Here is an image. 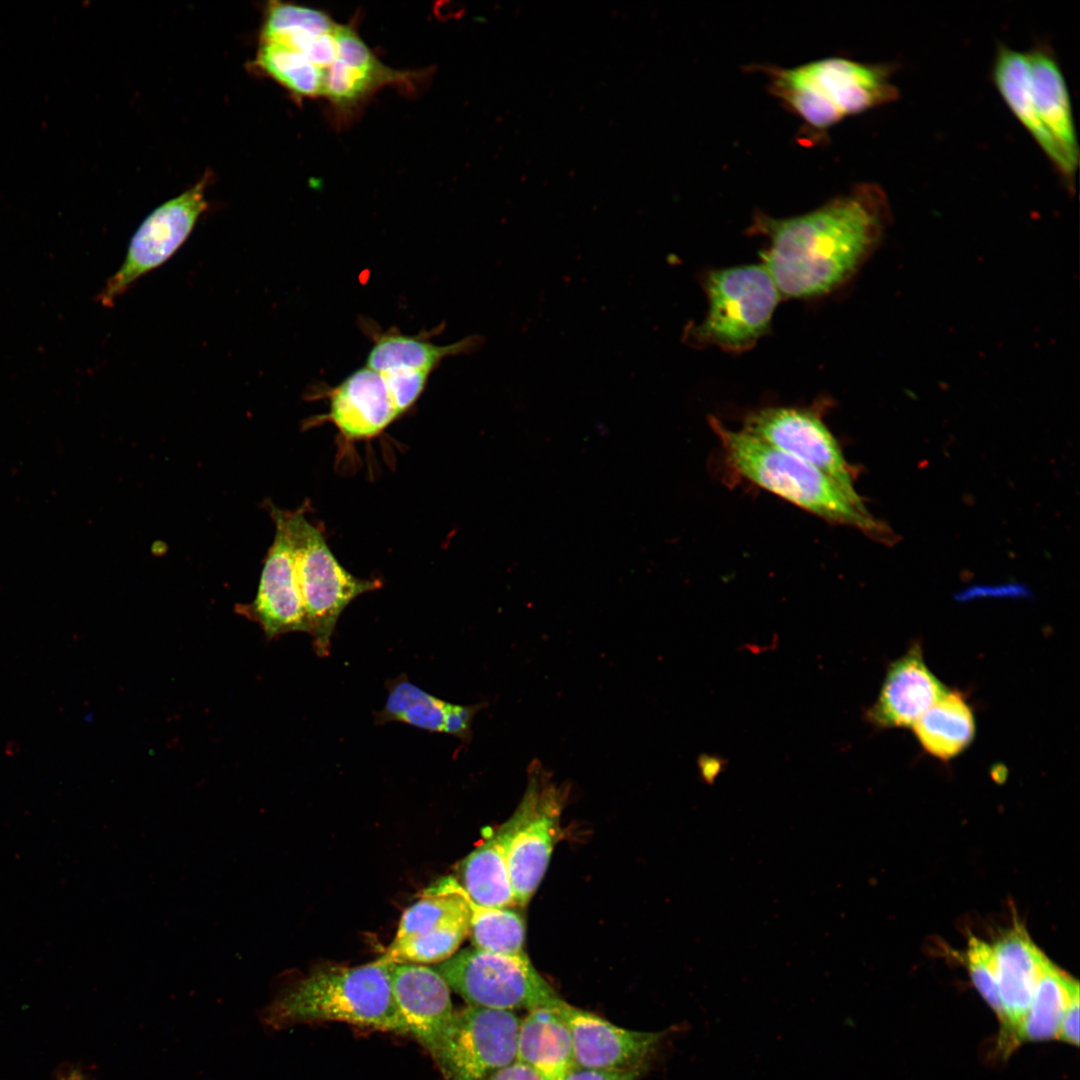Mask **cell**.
Masks as SVG:
<instances>
[{
    "mask_svg": "<svg viewBox=\"0 0 1080 1080\" xmlns=\"http://www.w3.org/2000/svg\"><path fill=\"white\" fill-rule=\"evenodd\" d=\"M726 465L739 478L765 489L828 522L853 526L872 536L883 528L861 498L846 492L813 466L764 443L744 430H733L714 417Z\"/></svg>",
    "mask_w": 1080,
    "mask_h": 1080,
    "instance_id": "3957f363",
    "label": "cell"
},
{
    "mask_svg": "<svg viewBox=\"0 0 1080 1080\" xmlns=\"http://www.w3.org/2000/svg\"><path fill=\"white\" fill-rule=\"evenodd\" d=\"M825 408L819 403L760 408L744 417L742 430L813 466L849 494L859 496L853 485L855 472L823 420Z\"/></svg>",
    "mask_w": 1080,
    "mask_h": 1080,
    "instance_id": "8fae6325",
    "label": "cell"
},
{
    "mask_svg": "<svg viewBox=\"0 0 1080 1080\" xmlns=\"http://www.w3.org/2000/svg\"><path fill=\"white\" fill-rule=\"evenodd\" d=\"M648 1068L605 1071L574 1067L563 1080H639Z\"/></svg>",
    "mask_w": 1080,
    "mask_h": 1080,
    "instance_id": "d6a6232c",
    "label": "cell"
},
{
    "mask_svg": "<svg viewBox=\"0 0 1080 1080\" xmlns=\"http://www.w3.org/2000/svg\"><path fill=\"white\" fill-rule=\"evenodd\" d=\"M1003 1010L1001 1042L1006 1052L1016 1047L1017 1030L1031 1004L1047 957L1025 928L1015 923L992 946Z\"/></svg>",
    "mask_w": 1080,
    "mask_h": 1080,
    "instance_id": "e0dca14e",
    "label": "cell"
},
{
    "mask_svg": "<svg viewBox=\"0 0 1080 1080\" xmlns=\"http://www.w3.org/2000/svg\"><path fill=\"white\" fill-rule=\"evenodd\" d=\"M563 797L538 761L529 766L526 792L511 816L507 861L515 902L527 904L539 887L560 832Z\"/></svg>",
    "mask_w": 1080,
    "mask_h": 1080,
    "instance_id": "9c48e42d",
    "label": "cell"
},
{
    "mask_svg": "<svg viewBox=\"0 0 1080 1080\" xmlns=\"http://www.w3.org/2000/svg\"><path fill=\"white\" fill-rule=\"evenodd\" d=\"M1055 1039L1079 1045V994L1074 996L1067 1006Z\"/></svg>",
    "mask_w": 1080,
    "mask_h": 1080,
    "instance_id": "836d02e7",
    "label": "cell"
},
{
    "mask_svg": "<svg viewBox=\"0 0 1080 1080\" xmlns=\"http://www.w3.org/2000/svg\"><path fill=\"white\" fill-rule=\"evenodd\" d=\"M516 1060L544 1080H563L575 1067L571 1035L555 1007L536 1008L520 1018Z\"/></svg>",
    "mask_w": 1080,
    "mask_h": 1080,
    "instance_id": "603a6c76",
    "label": "cell"
},
{
    "mask_svg": "<svg viewBox=\"0 0 1080 1080\" xmlns=\"http://www.w3.org/2000/svg\"><path fill=\"white\" fill-rule=\"evenodd\" d=\"M276 532L265 557L253 602L240 606L243 615L256 621L269 639L289 632H310L296 578L292 542L281 509L270 505Z\"/></svg>",
    "mask_w": 1080,
    "mask_h": 1080,
    "instance_id": "5bb4252c",
    "label": "cell"
},
{
    "mask_svg": "<svg viewBox=\"0 0 1080 1080\" xmlns=\"http://www.w3.org/2000/svg\"><path fill=\"white\" fill-rule=\"evenodd\" d=\"M993 80L1010 110L1064 176L1062 158L1035 107L1027 53L1001 46L993 66Z\"/></svg>",
    "mask_w": 1080,
    "mask_h": 1080,
    "instance_id": "d4e9b609",
    "label": "cell"
},
{
    "mask_svg": "<svg viewBox=\"0 0 1080 1080\" xmlns=\"http://www.w3.org/2000/svg\"><path fill=\"white\" fill-rule=\"evenodd\" d=\"M330 420L349 439H365L383 431L398 413L381 373L363 367L330 393Z\"/></svg>",
    "mask_w": 1080,
    "mask_h": 1080,
    "instance_id": "ffe728a7",
    "label": "cell"
},
{
    "mask_svg": "<svg viewBox=\"0 0 1080 1080\" xmlns=\"http://www.w3.org/2000/svg\"><path fill=\"white\" fill-rule=\"evenodd\" d=\"M63 1080H82V1078L78 1074H71L70 1076H68L67 1078H65Z\"/></svg>",
    "mask_w": 1080,
    "mask_h": 1080,
    "instance_id": "74e56055",
    "label": "cell"
},
{
    "mask_svg": "<svg viewBox=\"0 0 1080 1080\" xmlns=\"http://www.w3.org/2000/svg\"><path fill=\"white\" fill-rule=\"evenodd\" d=\"M889 218L884 192L864 183L804 214L757 211L747 232L766 239L762 264L781 297L802 299L846 284L879 245Z\"/></svg>",
    "mask_w": 1080,
    "mask_h": 1080,
    "instance_id": "6da1fadb",
    "label": "cell"
},
{
    "mask_svg": "<svg viewBox=\"0 0 1080 1080\" xmlns=\"http://www.w3.org/2000/svg\"><path fill=\"white\" fill-rule=\"evenodd\" d=\"M436 969L469 1006L527 1012L554 1008L563 1001L525 952L509 955L467 948Z\"/></svg>",
    "mask_w": 1080,
    "mask_h": 1080,
    "instance_id": "52a82bcc",
    "label": "cell"
},
{
    "mask_svg": "<svg viewBox=\"0 0 1080 1080\" xmlns=\"http://www.w3.org/2000/svg\"><path fill=\"white\" fill-rule=\"evenodd\" d=\"M922 747L948 760L963 752L975 735L973 713L959 692H947L913 725Z\"/></svg>",
    "mask_w": 1080,
    "mask_h": 1080,
    "instance_id": "4316f807",
    "label": "cell"
},
{
    "mask_svg": "<svg viewBox=\"0 0 1080 1080\" xmlns=\"http://www.w3.org/2000/svg\"><path fill=\"white\" fill-rule=\"evenodd\" d=\"M516 1012L467 1006L455 1010L431 1053L446 1080H484L516 1060Z\"/></svg>",
    "mask_w": 1080,
    "mask_h": 1080,
    "instance_id": "30bf717a",
    "label": "cell"
},
{
    "mask_svg": "<svg viewBox=\"0 0 1080 1080\" xmlns=\"http://www.w3.org/2000/svg\"><path fill=\"white\" fill-rule=\"evenodd\" d=\"M484 1080H544L534 1069L517 1060L497 1070Z\"/></svg>",
    "mask_w": 1080,
    "mask_h": 1080,
    "instance_id": "e575fe53",
    "label": "cell"
},
{
    "mask_svg": "<svg viewBox=\"0 0 1080 1080\" xmlns=\"http://www.w3.org/2000/svg\"><path fill=\"white\" fill-rule=\"evenodd\" d=\"M321 1021L407 1034L392 993L390 963L377 959L318 968L279 997L266 1015V1022L278 1028Z\"/></svg>",
    "mask_w": 1080,
    "mask_h": 1080,
    "instance_id": "277c9868",
    "label": "cell"
},
{
    "mask_svg": "<svg viewBox=\"0 0 1080 1080\" xmlns=\"http://www.w3.org/2000/svg\"><path fill=\"white\" fill-rule=\"evenodd\" d=\"M256 64L298 97L323 96L325 72L289 47L261 40Z\"/></svg>",
    "mask_w": 1080,
    "mask_h": 1080,
    "instance_id": "f1b7e54d",
    "label": "cell"
},
{
    "mask_svg": "<svg viewBox=\"0 0 1080 1080\" xmlns=\"http://www.w3.org/2000/svg\"><path fill=\"white\" fill-rule=\"evenodd\" d=\"M1026 593H1027V590H1026V588L1024 586L1008 584V585H1000L999 587H994V586H992V587H973L972 589L967 590L966 592H963L961 594V598L966 599L968 596L969 597H972V596L974 597L976 595H987V594H990V595L998 594L1000 596L1001 595H1008V596L1009 595H1016L1017 596V595H1025Z\"/></svg>",
    "mask_w": 1080,
    "mask_h": 1080,
    "instance_id": "d590c367",
    "label": "cell"
},
{
    "mask_svg": "<svg viewBox=\"0 0 1080 1080\" xmlns=\"http://www.w3.org/2000/svg\"><path fill=\"white\" fill-rule=\"evenodd\" d=\"M471 900L446 876L427 887L402 914L386 952L387 963L439 964L453 956L471 929Z\"/></svg>",
    "mask_w": 1080,
    "mask_h": 1080,
    "instance_id": "ba28073f",
    "label": "cell"
},
{
    "mask_svg": "<svg viewBox=\"0 0 1080 1080\" xmlns=\"http://www.w3.org/2000/svg\"><path fill=\"white\" fill-rule=\"evenodd\" d=\"M1027 58L1038 116L1062 158L1064 177L1072 179L1078 166L1079 148L1064 76L1047 49H1033Z\"/></svg>",
    "mask_w": 1080,
    "mask_h": 1080,
    "instance_id": "44dd1931",
    "label": "cell"
},
{
    "mask_svg": "<svg viewBox=\"0 0 1080 1080\" xmlns=\"http://www.w3.org/2000/svg\"><path fill=\"white\" fill-rule=\"evenodd\" d=\"M207 177L179 196L157 207L133 235L121 267L99 296L111 306L139 277L163 264L191 233L206 210Z\"/></svg>",
    "mask_w": 1080,
    "mask_h": 1080,
    "instance_id": "7c38bea8",
    "label": "cell"
},
{
    "mask_svg": "<svg viewBox=\"0 0 1080 1080\" xmlns=\"http://www.w3.org/2000/svg\"><path fill=\"white\" fill-rule=\"evenodd\" d=\"M483 343V337L474 335L453 344L438 346L423 337L387 332L375 338L367 358V367L379 373L401 369L431 373L444 358L476 351Z\"/></svg>",
    "mask_w": 1080,
    "mask_h": 1080,
    "instance_id": "484cf974",
    "label": "cell"
},
{
    "mask_svg": "<svg viewBox=\"0 0 1080 1080\" xmlns=\"http://www.w3.org/2000/svg\"><path fill=\"white\" fill-rule=\"evenodd\" d=\"M555 1010L569 1029L578 1068L605 1071L648 1068L665 1035L619 1027L564 1000Z\"/></svg>",
    "mask_w": 1080,
    "mask_h": 1080,
    "instance_id": "4fadbf2b",
    "label": "cell"
},
{
    "mask_svg": "<svg viewBox=\"0 0 1080 1080\" xmlns=\"http://www.w3.org/2000/svg\"><path fill=\"white\" fill-rule=\"evenodd\" d=\"M702 287L708 310L701 322L685 327L684 343L741 353L768 333L781 295L762 263L712 269Z\"/></svg>",
    "mask_w": 1080,
    "mask_h": 1080,
    "instance_id": "5b68a950",
    "label": "cell"
},
{
    "mask_svg": "<svg viewBox=\"0 0 1080 1080\" xmlns=\"http://www.w3.org/2000/svg\"><path fill=\"white\" fill-rule=\"evenodd\" d=\"M966 960L973 984L997 1015L999 1022L1003 1010L999 997L998 979L993 948L987 942L971 936L968 941Z\"/></svg>",
    "mask_w": 1080,
    "mask_h": 1080,
    "instance_id": "4dcf8cb0",
    "label": "cell"
},
{
    "mask_svg": "<svg viewBox=\"0 0 1080 1080\" xmlns=\"http://www.w3.org/2000/svg\"><path fill=\"white\" fill-rule=\"evenodd\" d=\"M392 993L411 1034L431 1054L454 1013L450 987L436 968L390 963Z\"/></svg>",
    "mask_w": 1080,
    "mask_h": 1080,
    "instance_id": "2e32d148",
    "label": "cell"
},
{
    "mask_svg": "<svg viewBox=\"0 0 1080 1080\" xmlns=\"http://www.w3.org/2000/svg\"><path fill=\"white\" fill-rule=\"evenodd\" d=\"M474 948L500 954L524 953L525 921L511 907H484L471 901Z\"/></svg>",
    "mask_w": 1080,
    "mask_h": 1080,
    "instance_id": "f546056e",
    "label": "cell"
},
{
    "mask_svg": "<svg viewBox=\"0 0 1080 1080\" xmlns=\"http://www.w3.org/2000/svg\"><path fill=\"white\" fill-rule=\"evenodd\" d=\"M947 692L914 646L890 665L866 719L880 728L910 727Z\"/></svg>",
    "mask_w": 1080,
    "mask_h": 1080,
    "instance_id": "ac0fdd59",
    "label": "cell"
},
{
    "mask_svg": "<svg viewBox=\"0 0 1080 1080\" xmlns=\"http://www.w3.org/2000/svg\"><path fill=\"white\" fill-rule=\"evenodd\" d=\"M725 761L719 757L703 754L698 759L701 776L706 783H713L721 773Z\"/></svg>",
    "mask_w": 1080,
    "mask_h": 1080,
    "instance_id": "8d00e7d4",
    "label": "cell"
},
{
    "mask_svg": "<svg viewBox=\"0 0 1080 1080\" xmlns=\"http://www.w3.org/2000/svg\"><path fill=\"white\" fill-rule=\"evenodd\" d=\"M768 91L801 121L807 141L822 140L845 118L896 100L887 64L831 56L793 67L759 65Z\"/></svg>",
    "mask_w": 1080,
    "mask_h": 1080,
    "instance_id": "7a4b0ae2",
    "label": "cell"
},
{
    "mask_svg": "<svg viewBox=\"0 0 1080 1080\" xmlns=\"http://www.w3.org/2000/svg\"><path fill=\"white\" fill-rule=\"evenodd\" d=\"M281 514L292 542L296 578L313 647L318 656H327L343 610L357 596L378 589L381 583L349 573L335 558L321 531L305 518L303 509H281Z\"/></svg>",
    "mask_w": 1080,
    "mask_h": 1080,
    "instance_id": "8992f818",
    "label": "cell"
},
{
    "mask_svg": "<svg viewBox=\"0 0 1080 1080\" xmlns=\"http://www.w3.org/2000/svg\"><path fill=\"white\" fill-rule=\"evenodd\" d=\"M1079 994V983L1046 959L1029 1009L1016 1034V1046L1026 1041L1055 1039L1062 1016Z\"/></svg>",
    "mask_w": 1080,
    "mask_h": 1080,
    "instance_id": "83f0119b",
    "label": "cell"
},
{
    "mask_svg": "<svg viewBox=\"0 0 1080 1080\" xmlns=\"http://www.w3.org/2000/svg\"><path fill=\"white\" fill-rule=\"evenodd\" d=\"M384 707L375 713V722H401L429 732L455 736L464 743L472 739L474 716L487 703L459 705L446 702L413 684L405 674L387 682Z\"/></svg>",
    "mask_w": 1080,
    "mask_h": 1080,
    "instance_id": "d6986e66",
    "label": "cell"
},
{
    "mask_svg": "<svg viewBox=\"0 0 1080 1080\" xmlns=\"http://www.w3.org/2000/svg\"><path fill=\"white\" fill-rule=\"evenodd\" d=\"M514 822L510 817L460 866L459 883L470 900L484 907H511L515 897L510 882L507 849Z\"/></svg>",
    "mask_w": 1080,
    "mask_h": 1080,
    "instance_id": "cb8c5ba5",
    "label": "cell"
},
{
    "mask_svg": "<svg viewBox=\"0 0 1080 1080\" xmlns=\"http://www.w3.org/2000/svg\"><path fill=\"white\" fill-rule=\"evenodd\" d=\"M337 27L338 24L320 10L270 2L261 40L289 47L303 54L325 72L336 59Z\"/></svg>",
    "mask_w": 1080,
    "mask_h": 1080,
    "instance_id": "7402d4cb",
    "label": "cell"
},
{
    "mask_svg": "<svg viewBox=\"0 0 1080 1080\" xmlns=\"http://www.w3.org/2000/svg\"><path fill=\"white\" fill-rule=\"evenodd\" d=\"M398 415L408 410L423 392L429 372L393 370L381 373Z\"/></svg>",
    "mask_w": 1080,
    "mask_h": 1080,
    "instance_id": "1f68e13d",
    "label": "cell"
},
{
    "mask_svg": "<svg viewBox=\"0 0 1080 1080\" xmlns=\"http://www.w3.org/2000/svg\"><path fill=\"white\" fill-rule=\"evenodd\" d=\"M337 55L324 74L325 96L342 113H350L379 88H414L418 74L392 69L373 54L350 26L338 25Z\"/></svg>",
    "mask_w": 1080,
    "mask_h": 1080,
    "instance_id": "9a60e30c",
    "label": "cell"
}]
</instances>
